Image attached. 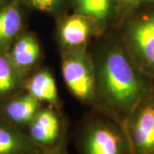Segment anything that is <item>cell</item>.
I'll return each mask as SVG.
<instances>
[{
    "label": "cell",
    "mask_w": 154,
    "mask_h": 154,
    "mask_svg": "<svg viewBox=\"0 0 154 154\" xmlns=\"http://www.w3.org/2000/svg\"><path fill=\"white\" fill-rule=\"evenodd\" d=\"M150 79L137 69L121 45L105 52L96 74V91L103 103L124 126L140 102L152 92Z\"/></svg>",
    "instance_id": "1"
},
{
    "label": "cell",
    "mask_w": 154,
    "mask_h": 154,
    "mask_svg": "<svg viewBox=\"0 0 154 154\" xmlns=\"http://www.w3.org/2000/svg\"><path fill=\"white\" fill-rule=\"evenodd\" d=\"M124 44L138 69L154 80V11L144 13L128 24Z\"/></svg>",
    "instance_id": "2"
},
{
    "label": "cell",
    "mask_w": 154,
    "mask_h": 154,
    "mask_svg": "<svg viewBox=\"0 0 154 154\" xmlns=\"http://www.w3.org/2000/svg\"><path fill=\"white\" fill-rule=\"evenodd\" d=\"M80 144L82 154H132L125 128L117 122H91Z\"/></svg>",
    "instance_id": "3"
},
{
    "label": "cell",
    "mask_w": 154,
    "mask_h": 154,
    "mask_svg": "<svg viewBox=\"0 0 154 154\" xmlns=\"http://www.w3.org/2000/svg\"><path fill=\"white\" fill-rule=\"evenodd\" d=\"M63 80L69 91L83 101H90L96 93V73L92 61L81 48H74L62 63Z\"/></svg>",
    "instance_id": "4"
},
{
    "label": "cell",
    "mask_w": 154,
    "mask_h": 154,
    "mask_svg": "<svg viewBox=\"0 0 154 154\" xmlns=\"http://www.w3.org/2000/svg\"><path fill=\"white\" fill-rule=\"evenodd\" d=\"M132 154H154V88L124 124Z\"/></svg>",
    "instance_id": "5"
},
{
    "label": "cell",
    "mask_w": 154,
    "mask_h": 154,
    "mask_svg": "<svg viewBox=\"0 0 154 154\" xmlns=\"http://www.w3.org/2000/svg\"><path fill=\"white\" fill-rule=\"evenodd\" d=\"M26 133L45 153L57 147L63 140L60 118L50 108L41 109L28 127Z\"/></svg>",
    "instance_id": "6"
},
{
    "label": "cell",
    "mask_w": 154,
    "mask_h": 154,
    "mask_svg": "<svg viewBox=\"0 0 154 154\" xmlns=\"http://www.w3.org/2000/svg\"><path fill=\"white\" fill-rule=\"evenodd\" d=\"M40 103L28 93L12 97L1 108L2 120L21 130H27L31 122L41 110Z\"/></svg>",
    "instance_id": "7"
},
{
    "label": "cell",
    "mask_w": 154,
    "mask_h": 154,
    "mask_svg": "<svg viewBox=\"0 0 154 154\" xmlns=\"http://www.w3.org/2000/svg\"><path fill=\"white\" fill-rule=\"evenodd\" d=\"M7 52L17 71L25 77L38 63L40 47L32 33H23L18 36Z\"/></svg>",
    "instance_id": "8"
},
{
    "label": "cell",
    "mask_w": 154,
    "mask_h": 154,
    "mask_svg": "<svg viewBox=\"0 0 154 154\" xmlns=\"http://www.w3.org/2000/svg\"><path fill=\"white\" fill-rule=\"evenodd\" d=\"M0 154H45L27 133L0 119Z\"/></svg>",
    "instance_id": "9"
},
{
    "label": "cell",
    "mask_w": 154,
    "mask_h": 154,
    "mask_svg": "<svg viewBox=\"0 0 154 154\" xmlns=\"http://www.w3.org/2000/svg\"><path fill=\"white\" fill-rule=\"evenodd\" d=\"M22 11L17 2L0 5V51H8L21 34Z\"/></svg>",
    "instance_id": "10"
},
{
    "label": "cell",
    "mask_w": 154,
    "mask_h": 154,
    "mask_svg": "<svg viewBox=\"0 0 154 154\" xmlns=\"http://www.w3.org/2000/svg\"><path fill=\"white\" fill-rule=\"evenodd\" d=\"M92 31L91 25L83 15H73L62 23L60 38L62 43L74 49L81 48L86 44Z\"/></svg>",
    "instance_id": "11"
},
{
    "label": "cell",
    "mask_w": 154,
    "mask_h": 154,
    "mask_svg": "<svg viewBox=\"0 0 154 154\" xmlns=\"http://www.w3.org/2000/svg\"><path fill=\"white\" fill-rule=\"evenodd\" d=\"M23 85L27 93L39 102H46L50 105L57 103L58 97L55 80L47 70H40L33 74Z\"/></svg>",
    "instance_id": "12"
},
{
    "label": "cell",
    "mask_w": 154,
    "mask_h": 154,
    "mask_svg": "<svg viewBox=\"0 0 154 154\" xmlns=\"http://www.w3.org/2000/svg\"><path fill=\"white\" fill-rule=\"evenodd\" d=\"M24 84V77L13 65L7 51H0V99L11 96Z\"/></svg>",
    "instance_id": "13"
},
{
    "label": "cell",
    "mask_w": 154,
    "mask_h": 154,
    "mask_svg": "<svg viewBox=\"0 0 154 154\" xmlns=\"http://www.w3.org/2000/svg\"><path fill=\"white\" fill-rule=\"evenodd\" d=\"M81 14L99 22H103L110 12L111 0H77Z\"/></svg>",
    "instance_id": "14"
},
{
    "label": "cell",
    "mask_w": 154,
    "mask_h": 154,
    "mask_svg": "<svg viewBox=\"0 0 154 154\" xmlns=\"http://www.w3.org/2000/svg\"><path fill=\"white\" fill-rule=\"evenodd\" d=\"M30 5L38 11H50L55 9L59 0H26Z\"/></svg>",
    "instance_id": "15"
},
{
    "label": "cell",
    "mask_w": 154,
    "mask_h": 154,
    "mask_svg": "<svg viewBox=\"0 0 154 154\" xmlns=\"http://www.w3.org/2000/svg\"><path fill=\"white\" fill-rule=\"evenodd\" d=\"M122 5L127 8H134L138 6L154 4V0H120Z\"/></svg>",
    "instance_id": "16"
},
{
    "label": "cell",
    "mask_w": 154,
    "mask_h": 154,
    "mask_svg": "<svg viewBox=\"0 0 154 154\" xmlns=\"http://www.w3.org/2000/svg\"><path fill=\"white\" fill-rule=\"evenodd\" d=\"M45 154H67V150L66 146H65V142L63 141L62 143L56 147L55 149L50 151L48 152H45Z\"/></svg>",
    "instance_id": "17"
},
{
    "label": "cell",
    "mask_w": 154,
    "mask_h": 154,
    "mask_svg": "<svg viewBox=\"0 0 154 154\" xmlns=\"http://www.w3.org/2000/svg\"><path fill=\"white\" fill-rule=\"evenodd\" d=\"M4 0H0V5H1V4H2V2H3Z\"/></svg>",
    "instance_id": "18"
}]
</instances>
